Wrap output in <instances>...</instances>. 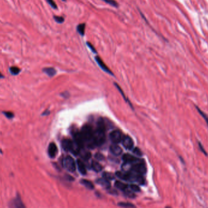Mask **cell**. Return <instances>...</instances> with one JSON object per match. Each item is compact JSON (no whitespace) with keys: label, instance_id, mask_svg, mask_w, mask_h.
I'll use <instances>...</instances> for the list:
<instances>
[{"label":"cell","instance_id":"ac0fdd59","mask_svg":"<svg viewBox=\"0 0 208 208\" xmlns=\"http://www.w3.org/2000/svg\"><path fill=\"white\" fill-rule=\"evenodd\" d=\"M81 184H83L84 186H85L87 188H88V189H90V190H92V189H93V188H94V185H93V184L91 182V181H88V180H82L81 181Z\"/></svg>","mask_w":208,"mask_h":208},{"label":"cell","instance_id":"ba28073f","mask_svg":"<svg viewBox=\"0 0 208 208\" xmlns=\"http://www.w3.org/2000/svg\"><path fill=\"white\" fill-rule=\"evenodd\" d=\"M73 134L74 139V141L80 147V148H82L84 146L85 141L81 131H79L78 130H75L73 132Z\"/></svg>","mask_w":208,"mask_h":208},{"label":"cell","instance_id":"d6a6232c","mask_svg":"<svg viewBox=\"0 0 208 208\" xmlns=\"http://www.w3.org/2000/svg\"><path fill=\"white\" fill-rule=\"evenodd\" d=\"M125 194L128 196L129 197H134V195L133 192H131L130 190H127V189L125 190Z\"/></svg>","mask_w":208,"mask_h":208},{"label":"cell","instance_id":"4fadbf2b","mask_svg":"<svg viewBox=\"0 0 208 208\" xmlns=\"http://www.w3.org/2000/svg\"><path fill=\"white\" fill-rule=\"evenodd\" d=\"M110 152L115 156H119L122 154V150L117 145L113 144L110 146Z\"/></svg>","mask_w":208,"mask_h":208},{"label":"cell","instance_id":"603a6c76","mask_svg":"<svg viewBox=\"0 0 208 208\" xmlns=\"http://www.w3.org/2000/svg\"><path fill=\"white\" fill-rule=\"evenodd\" d=\"M197 110H198V111L200 113V114L201 115V116L204 119L206 122L207 123V125H208V115H207L205 113H204L203 111H202L200 110V108H198V107H197Z\"/></svg>","mask_w":208,"mask_h":208},{"label":"cell","instance_id":"4316f807","mask_svg":"<svg viewBox=\"0 0 208 208\" xmlns=\"http://www.w3.org/2000/svg\"><path fill=\"white\" fill-rule=\"evenodd\" d=\"M3 114L6 116V117L8 119H12L14 117V114L11 111H3Z\"/></svg>","mask_w":208,"mask_h":208},{"label":"cell","instance_id":"d4e9b609","mask_svg":"<svg viewBox=\"0 0 208 208\" xmlns=\"http://www.w3.org/2000/svg\"><path fill=\"white\" fill-rule=\"evenodd\" d=\"M54 18L55 20V21L59 24L63 23L64 21V19L63 17H60V16H54Z\"/></svg>","mask_w":208,"mask_h":208},{"label":"cell","instance_id":"9c48e42d","mask_svg":"<svg viewBox=\"0 0 208 208\" xmlns=\"http://www.w3.org/2000/svg\"><path fill=\"white\" fill-rule=\"evenodd\" d=\"M122 143L123 146L128 150H131L133 147V141L132 139L128 136H124L122 137Z\"/></svg>","mask_w":208,"mask_h":208},{"label":"cell","instance_id":"5bb4252c","mask_svg":"<svg viewBox=\"0 0 208 208\" xmlns=\"http://www.w3.org/2000/svg\"><path fill=\"white\" fill-rule=\"evenodd\" d=\"M77 164H78V167L79 172L82 175H85L87 173V169L84 162L81 160H78Z\"/></svg>","mask_w":208,"mask_h":208},{"label":"cell","instance_id":"3957f363","mask_svg":"<svg viewBox=\"0 0 208 208\" xmlns=\"http://www.w3.org/2000/svg\"><path fill=\"white\" fill-rule=\"evenodd\" d=\"M62 147L64 150L71 152L73 154L77 155L80 153V147L77 144L75 141L71 140L66 139L62 141Z\"/></svg>","mask_w":208,"mask_h":208},{"label":"cell","instance_id":"7402d4cb","mask_svg":"<svg viewBox=\"0 0 208 208\" xmlns=\"http://www.w3.org/2000/svg\"><path fill=\"white\" fill-rule=\"evenodd\" d=\"M103 178L107 180H112L114 178V176L113 173L110 172H104L103 173Z\"/></svg>","mask_w":208,"mask_h":208},{"label":"cell","instance_id":"d590c367","mask_svg":"<svg viewBox=\"0 0 208 208\" xmlns=\"http://www.w3.org/2000/svg\"><path fill=\"white\" fill-rule=\"evenodd\" d=\"M2 78H4V76L0 73V79H2Z\"/></svg>","mask_w":208,"mask_h":208},{"label":"cell","instance_id":"9a60e30c","mask_svg":"<svg viewBox=\"0 0 208 208\" xmlns=\"http://www.w3.org/2000/svg\"><path fill=\"white\" fill-rule=\"evenodd\" d=\"M97 183L105 189H108L110 187V183L109 181L104 178H101V179H98L97 180Z\"/></svg>","mask_w":208,"mask_h":208},{"label":"cell","instance_id":"e0dca14e","mask_svg":"<svg viewBox=\"0 0 208 208\" xmlns=\"http://www.w3.org/2000/svg\"><path fill=\"white\" fill-rule=\"evenodd\" d=\"M91 167L93 169L97 172L101 171L102 169V166L98 162L96 161H93L91 164Z\"/></svg>","mask_w":208,"mask_h":208},{"label":"cell","instance_id":"e575fe53","mask_svg":"<svg viewBox=\"0 0 208 208\" xmlns=\"http://www.w3.org/2000/svg\"><path fill=\"white\" fill-rule=\"evenodd\" d=\"M198 146H199V147H200V148L201 149V151H202V152H203V154H204L207 155V154H206V152L205 151L204 149H203V146H202V145L201 144V143L198 142Z\"/></svg>","mask_w":208,"mask_h":208},{"label":"cell","instance_id":"836d02e7","mask_svg":"<svg viewBox=\"0 0 208 208\" xmlns=\"http://www.w3.org/2000/svg\"><path fill=\"white\" fill-rule=\"evenodd\" d=\"M87 45L88 46V47L91 49V50L93 51V52H96V49H95V48L93 46V45L90 43H88V42H87Z\"/></svg>","mask_w":208,"mask_h":208},{"label":"cell","instance_id":"7a4b0ae2","mask_svg":"<svg viewBox=\"0 0 208 208\" xmlns=\"http://www.w3.org/2000/svg\"><path fill=\"white\" fill-rule=\"evenodd\" d=\"M82 137L84 140L85 143H87L88 147L90 148H94L96 146V144L94 141V131L92 127L89 125H84L81 131Z\"/></svg>","mask_w":208,"mask_h":208},{"label":"cell","instance_id":"5b68a950","mask_svg":"<svg viewBox=\"0 0 208 208\" xmlns=\"http://www.w3.org/2000/svg\"><path fill=\"white\" fill-rule=\"evenodd\" d=\"M62 163H63V167L68 171L73 172L76 170V163L74 159L72 157L69 156L65 157L63 159Z\"/></svg>","mask_w":208,"mask_h":208},{"label":"cell","instance_id":"cb8c5ba5","mask_svg":"<svg viewBox=\"0 0 208 208\" xmlns=\"http://www.w3.org/2000/svg\"><path fill=\"white\" fill-rule=\"evenodd\" d=\"M102 1H104L106 3L112 6H114V7H117L118 6L117 3L114 1V0H102Z\"/></svg>","mask_w":208,"mask_h":208},{"label":"cell","instance_id":"7c38bea8","mask_svg":"<svg viewBox=\"0 0 208 208\" xmlns=\"http://www.w3.org/2000/svg\"><path fill=\"white\" fill-rule=\"evenodd\" d=\"M95 59H96L97 63H98L99 66L103 69L104 71H105L107 72V73L113 74L112 72L110 71V69L106 66V64L104 63V61L102 60V59H101L99 57H97V56L96 57H95Z\"/></svg>","mask_w":208,"mask_h":208},{"label":"cell","instance_id":"52a82bcc","mask_svg":"<svg viewBox=\"0 0 208 208\" xmlns=\"http://www.w3.org/2000/svg\"><path fill=\"white\" fill-rule=\"evenodd\" d=\"M110 138L111 142L114 144L119 143L122 140V135L119 130H116L113 131L110 134Z\"/></svg>","mask_w":208,"mask_h":208},{"label":"cell","instance_id":"6da1fadb","mask_svg":"<svg viewBox=\"0 0 208 208\" xmlns=\"http://www.w3.org/2000/svg\"><path fill=\"white\" fill-rule=\"evenodd\" d=\"M105 124L103 120L100 119L97 122V127L95 131H94V141L96 146H99L104 144L105 140Z\"/></svg>","mask_w":208,"mask_h":208},{"label":"cell","instance_id":"44dd1931","mask_svg":"<svg viewBox=\"0 0 208 208\" xmlns=\"http://www.w3.org/2000/svg\"><path fill=\"white\" fill-rule=\"evenodd\" d=\"M9 71L12 74L16 76L20 73V69L17 66H12L10 68Z\"/></svg>","mask_w":208,"mask_h":208},{"label":"cell","instance_id":"74e56055","mask_svg":"<svg viewBox=\"0 0 208 208\" xmlns=\"http://www.w3.org/2000/svg\"><path fill=\"white\" fill-rule=\"evenodd\" d=\"M63 1H64V0H63Z\"/></svg>","mask_w":208,"mask_h":208},{"label":"cell","instance_id":"2e32d148","mask_svg":"<svg viewBox=\"0 0 208 208\" xmlns=\"http://www.w3.org/2000/svg\"><path fill=\"white\" fill-rule=\"evenodd\" d=\"M43 71L49 77L54 76L56 73V71L53 68H46L43 69Z\"/></svg>","mask_w":208,"mask_h":208},{"label":"cell","instance_id":"8d00e7d4","mask_svg":"<svg viewBox=\"0 0 208 208\" xmlns=\"http://www.w3.org/2000/svg\"><path fill=\"white\" fill-rule=\"evenodd\" d=\"M166 208H172V207H169V206H167V207H166Z\"/></svg>","mask_w":208,"mask_h":208},{"label":"cell","instance_id":"1f68e13d","mask_svg":"<svg viewBox=\"0 0 208 208\" xmlns=\"http://www.w3.org/2000/svg\"><path fill=\"white\" fill-rule=\"evenodd\" d=\"M95 157L97 160H99V161H102L104 159V157L103 156V155H102L101 154H99V153L96 154L95 155Z\"/></svg>","mask_w":208,"mask_h":208},{"label":"cell","instance_id":"d6986e66","mask_svg":"<svg viewBox=\"0 0 208 208\" xmlns=\"http://www.w3.org/2000/svg\"><path fill=\"white\" fill-rule=\"evenodd\" d=\"M85 26L86 25L85 23H82V24H80L77 27V31L79 32V34L80 35H81L82 36H84L85 35Z\"/></svg>","mask_w":208,"mask_h":208},{"label":"cell","instance_id":"ffe728a7","mask_svg":"<svg viewBox=\"0 0 208 208\" xmlns=\"http://www.w3.org/2000/svg\"><path fill=\"white\" fill-rule=\"evenodd\" d=\"M115 186H116L117 188H118L119 189L122 190H124V191H125V190L127 189V187H128V186H127V184H124V183H122V182H121V181H116V183H115Z\"/></svg>","mask_w":208,"mask_h":208},{"label":"cell","instance_id":"83f0119b","mask_svg":"<svg viewBox=\"0 0 208 208\" xmlns=\"http://www.w3.org/2000/svg\"><path fill=\"white\" fill-rule=\"evenodd\" d=\"M82 157L84 160H88V159L90 158V157H91V154H90V152H84V153H83V154H82Z\"/></svg>","mask_w":208,"mask_h":208},{"label":"cell","instance_id":"277c9868","mask_svg":"<svg viewBox=\"0 0 208 208\" xmlns=\"http://www.w3.org/2000/svg\"><path fill=\"white\" fill-rule=\"evenodd\" d=\"M9 208H26L20 194H17L9 203Z\"/></svg>","mask_w":208,"mask_h":208},{"label":"cell","instance_id":"4dcf8cb0","mask_svg":"<svg viewBox=\"0 0 208 208\" xmlns=\"http://www.w3.org/2000/svg\"><path fill=\"white\" fill-rule=\"evenodd\" d=\"M133 153L134 154H136V155H138V156H142V155H143L141 150L137 147H136L133 149Z\"/></svg>","mask_w":208,"mask_h":208},{"label":"cell","instance_id":"30bf717a","mask_svg":"<svg viewBox=\"0 0 208 208\" xmlns=\"http://www.w3.org/2000/svg\"><path fill=\"white\" fill-rule=\"evenodd\" d=\"M122 159L124 161H125L127 164H135L136 163L140 162V160L130 155V154H125L124 155Z\"/></svg>","mask_w":208,"mask_h":208},{"label":"cell","instance_id":"f546056e","mask_svg":"<svg viewBox=\"0 0 208 208\" xmlns=\"http://www.w3.org/2000/svg\"><path fill=\"white\" fill-rule=\"evenodd\" d=\"M130 189L134 192H140V187H139L138 186H137L136 184H131L130 186Z\"/></svg>","mask_w":208,"mask_h":208},{"label":"cell","instance_id":"484cf974","mask_svg":"<svg viewBox=\"0 0 208 208\" xmlns=\"http://www.w3.org/2000/svg\"><path fill=\"white\" fill-rule=\"evenodd\" d=\"M46 2L51 6V7L52 8H53L54 9H57V6L56 3L54 2V0H46Z\"/></svg>","mask_w":208,"mask_h":208},{"label":"cell","instance_id":"8992f818","mask_svg":"<svg viewBox=\"0 0 208 208\" xmlns=\"http://www.w3.org/2000/svg\"><path fill=\"white\" fill-rule=\"evenodd\" d=\"M131 170L137 173H139L140 175L144 174L146 172V167L144 165V164H143V163H140V162H138L135 163L132 167L131 168Z\"/></svg>","mask_w":208,"mask_h":208},{"label":"cell","instance_id":"f1b7e54d","mask_svg":"<svg viewBox=\"0 0 208 208\" xmlns=\"http://www.w3.org/2000/svg\"><path fill=\"white\" fill-rule=\"evenodd\" d=\"M119 205L121 206H122V207H134V206L131 204V203H119Z\"/></svg>","mask_w":208,"mask_h":208},{"label":"cell","instance_id":"8fae6325","mask_svg":"<svg viewBox=\"0 0 208 208\" xmlns=\"http://www.w3.org/2000/svg\"><path fill=\"white\" fill-rule=\"evenodd\" d=\"M48 155L50 158H54L57 153V148L56 145L54 143H51L49 144L48 146Z\"/></svg>","mask_w":208,"mask_h":208}]
</instances>
